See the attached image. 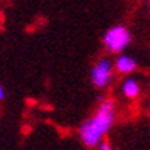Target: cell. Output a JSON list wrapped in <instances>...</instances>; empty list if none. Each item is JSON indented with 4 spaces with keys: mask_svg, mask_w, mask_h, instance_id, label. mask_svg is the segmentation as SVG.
I'll list each match as a JSON object with an SVG mask.
<instances>
[{
    "mask_svg": "<svg viewBox=\"0 0 150 150\" xmlns=\"http://www.w3.org/2000/svg\"><path fill=\"white\" fill-rule=\"evenodd\" d=\"M113 107L115 106H113L112 101H109V100L103 101L93 117L86 120L83 124L80 126L81 141H83L87 147H97L101 142V138H103L107 133V130L110 129L112 122L115 120Z\"/></svg>",
    "mask_w": 150,
    "mask_h": 150,
    "instance_id": "obj_1",
    "label": "cell"
},
{
    "mask_svg": "<svg viewBox=\"0 0 150 150\" xmlns=\"http://www.w3.org/2000/svg\"><path fill=\"white\" fill-rule=\"evenodd\" d=\"M103 43L107 47V51L110 52H121L124 51L127 45L130 43V32L124 26H113V28L107 29L104 37H103Z\"/></svg>",
    "mask_w": 150,
    "mask_h": 150,
    "instance_id": "obj_2",
    "label": "cell"
},
{
    "mask_svg": "<svg viewBox=\"0 0 150 150\" xmlns=\"http://www.w3.org/2000/svg\"><path fill=\"white\" fill-rule=\"evenodd\" d=\"M91 80H92V84L95 87L104 89L112 80V64H110V61L106 60V58H101L98 63L93 66V69L91 72Z\"/></svg>",
    "mask_w": 150,
    "mask_h": 150,
    "instance_id": "obj_3",
    "label": "cell"
},
{
    "mask_svg": "<svg viewBox=\"0 0 150 150\" xmlns=\"http://www.w3.org/2000/svg\"><path fill=\"white\" fill-rule=\"evenodd\" d=\"M115 66H117V71L121 74H130L136 69V61L129 55H121L115 61Z\"/></svg>",
    "mask_w": 150,
    "mask_h": 150,
    "instance_id": "obj_4",
    "label": "cell"
},
{
    "mask_svg": "<svg viewBox=\"0 0 150 150\" xmlns=\"http://www.w3.org/2000/svg\"><path fill=\"white\" fill-rule=\"evenodd\" d=\"M139 84L136 83V80L133 78H127L122 84V93L126 95L127 98H136L139 95Z\"/></svg>",
    "mask_w": 150,
    "mask_h": 150,
    "instance_id": "obj_5",
    "label": "cell"
},
{
    "mask_svg": "<svg viewBox=\"0 0 150 150\" xmlns=\"http://www.w3.org/2000/svg\"><path fill=\"white\" fill-rule=\"evenodd\" d=\"M98 150H112V147H110L109 142H100V144H98Z\"/></svg>",
    "mask_w": 150,
    "mask_h": 150,
    "instance_id": "obj_6",
    "label": "cell"
},
{
    "mask_svg": "<svg viewBox=\"0 0 150 150\" xmlns=\"http://www.w3.org/2000/svg\"><path fill=\"white\" fill-rule=\"evenodd\" d=\"M3 98H5V89L0 87V100H3Z\"/></svg>",
    "mask_w": 150,
    "mask_h": 150,
    "instance_id": "obj_7",
    "label": "cell"
},
{
    "mask_svg": "<svg viewBox=\"0 0 150 150\" xmlns=\"http://www.w3.org/2000/svg\"><path fill=\"white\" fill-rule=\"evenodd\" d=\"M149 6H150V2H149Z\"/></svg>",
    "mask_w": 150,
    "mask_h": 150,
    "instance_id": "obj_8",
    "label": "cell"
}]
</instances>
